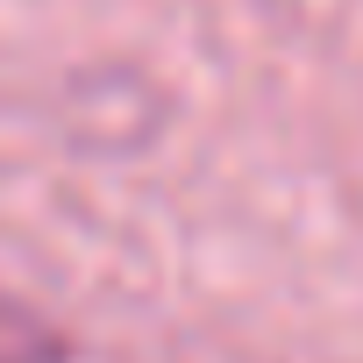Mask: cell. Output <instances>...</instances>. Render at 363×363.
Here are the masks:
<instances>
[{
  "label": "cell",
  "mask_w": 363,
  "mask_h": 363,
  "mask_svg": "<svg viewBox=\"0 0 363 363\" xmlns=\"http://www.w3.org/2000/svg\"><path fill=\"white\" fill-rule=\"evenodd\" d=\"M65 356H72L65 335L36 306H22V299L0 292V363H65Z\"/></svg>",
  "instance_id": "6da1fadb"
}]
</instances>
